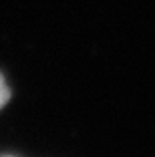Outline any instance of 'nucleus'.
<instances>
[{
	"instance_id": "obj_1",
	"label": "nucleus",
	"mask_w": 155,
	"mask_h": 157,
	"mask_svg": "<svg viewBox=\"0 0 155 157\" xmlns=\"http://www.w3.org/2000/svg\"><path fill=\"white\" fill-rule=\"evenodd\" d=\"M8 99H10V89H8V85H6L4 77L0 75V109L8 103Z\"/></svg>"
}]
</instances>
